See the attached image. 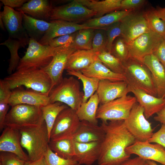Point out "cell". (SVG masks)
I'll return each instance as SVG.
<instances>
[{"label": "cell", "mask_w": 165, "mask_h": 165, "mask_svg": "<svg viewBox=\"0 0 165 165\" xmlns=\"http://www.w3.org/2000/svg\"><path fill=\"white\" fill-rule=\"evenodd\" d=\"M51 25L42 38L38 42L43 45H48L53 39L61 36L71 34L88 28L80 24L61 20L50 21Z\"/></svg>", "instance_id": "20"}, {"label": "cell", "mask_w": 165, "mask_h": 165, "mask_svg": "<svg viewBox=\"0 0 165 165\" xmlns=\"http://www.w3.org/2000/svg\"><path fill=\"white\" fill-rule=\"evenodd\" d=\"M98 57L100 61L112 72L124 75L125 68L119 59L107 51L98 53Z\"/></svg>", "instance_id": "38"}, {"label": "cell", "mask_w": 165, "mask_h": 165, "mask_svg": "<svg viewBox=\"0 0 165 165\" xmlns=\"http://www.w3.org/2000/svg\"><path fill=\"white\" fill-rule=\"evenodd\" d=\"M25 165H46L44 157L34 161H27Z\"/></svg>", "instance_id": "52"}, {"label": "cell", "mask_w": 165, "mask_h": 165, "mask_svg": "<svg viewBox=\"0 0 165 165\" xmlns=\"http://www.w3.org/2000/svg\"><path fill=\"white\" fill-rule=\"evenodd\" d=\"M143 12L151 30L165 38V22L158 16L155 8L151 7Z\"/></svg>", "instance_id": "37"}, {"label": "cell", "mask_w": 165, "mask_h": 165, "mask_svg": "<svg viewBox=\"0 0 165 165\" xmlns=\"http://www.w3.org/2000/svg\"><path fill=\"white\" fill-rule=\"evenodd\" d=\"M67 72L68 75L77 77L82 82L84 91L82 102H86L96 92L100 80L95 78L87 76L81 72L67 70Z\"/></svg>", "instance_id": "34"}, {"label": "cell", "mask_w": 165, "mask_h": 165, "mask_svg": "<svg viewBox=\"0 0 165 165\" xmlns=\"http://www.w3.org/2000/svg\"><path fill=\"white\" fill-rule=\"evenodd\" d=\"M123 64L125 68L124 75L129 86L140 89L157 97L151 72L146 65L131 57Z\"/></svg>", "instance_id": "6"}, {"label": "cell", "mask_w": 165, "mask_h": 165, "mask_svg": "<svg viewBox=\"0 0 165 165\" xmlns=\"http://www.w3.org/2000/svg\"><path fill=\"white\" fill-rule=\"evenodd\" d=\"M128 86L130 92L134 94L137 102L143 108L147 119L156 114L165 106L164 99L151 95L140 89Z\"/></svg>", "instance_id": "21"}, {"label": "cell", "mask_w": 165, "mask_h": 165, "mask_svg": "<svg viewBox=\"0 0 165 165\" xmlns=\"http://www.w3.org/2000/svg\"><path fill=\"white\" fill-rule=\"evenodd\" d=\"M96 92L100 105L127 95L130 92L126 81L112 82L108 80L100 81Z\"/></svg>", "instance_id": "17"}, {"label": "cell", "mask_w": 165, "mask_h": 165, "mask_svg": "<svg viewBox=\"0 0 165 165\" xmlns=\"http://www.w3.org/2000/svg\"><path fill=\"white\" fill-rule=\"evenodd\" d=\"M41 107L26 104L11 107L5 119L4 125L15 129L39 126L44 122Z\"/></svg>", "instance_id": "5"}, {"label": "cell", "mask_w": 165, "mask_h": 165, "mask_svg": "<svg viewBox=\"0 0 165 165\" xmlns=\"http://www.w3.org/2000/svg\"><path fill=\"white\" fill-rule=\"evenodd\" d=\"M68 107L66 105L58 102L49 103L41 107L50 139L51 131L58 116L62 110Z\"/></svg>", "instance_id": "33"}, {"label": "cell", "mask_w": 165, "mask_h": 165, "mask_svg": "<svg viewBox=\"0 0 165 165\" xmlns=\"http://www.w3.org/2000/svg\"><path fill=\"white\" fill-rule=\"evenodd\" d=\"M81 72L87 76L96 78L100 81L108 80L117 82L126 81V80L123 75L112 72L100 60L95 61L88 68Z\"/></svg>", "instance_id": "27"}, {"label": "cell", "mask_w": 165, "mask_h": 165, "mask_svg": "<svg viewBox=\"0 0 165 165\" xmlns=\"http://www.w3.org/2000/svg\"><path fill=\"white\" fill-rule=\"evenodd\" d=\"M148 141L151 143L160 144L165 148V125L162 124L160 129L154 133Z\"/></svg>", "instance_id": "46"}, {"label": "cell", "mask_w": 165, "mask_h": 165, "mask_svg": "<svg viewBox=\"0 0 165 165\" xmlns=\"http://www.w3.org/2000/svg\"><path fill=\"white\" fill-rule=\"evenodd\" d=\"M145 0H122L121 10L140 11L147 4Z\"/></svg>", "instance_id": "44"}, {"label": "cell", "mask_w": 165, "mask_h": 165, "mask_svg": "<svg viewBox=\"0 0 165 165\" xmlns=\"http://www.w3.org/2000/svg\"><path fill=\"white\" fill-rule=\"evenodd\" d=\"M105 135V132L100 126L83 120L80 121L78 128L73 137L75 142L85 143L101 142Z\"/></svg>", "instance_id": "25"}, {"label": "cell", "mask_w": 165, "mask_h": 165, "mask_svg": "<svg viewBox=\"0 0 165 165\" xmlns=\"http://www.w3.org/2000/svg\"><path fill=\"white\" fill-rule=\"evenodd\" d=\"M76 50L70 46L58 52L46 67L42 68L50 78L52 89L58 85L63 79V73L71 55Z\"/></svg>", "instance_id": "16"}, {"label": "cell", "mask_w": 165, "mask_h": 165, "mask_svg": "<svg viewBox=\"0 0 165 165\" xmlns=\"http://www.w3.org/2000/svg\"><path fill=\"white\" fill-rule=\"evenodd\" d=\"M121 165H149L147 160L139 156L129 159Z\"/></svg>", "instance_id": "49"}, {"label": "cell", "mask_w": 165, "mask_h": 165, "mask_svg": "<svg viewBox=\"0 0 165 165\" xmlns=\"http://www.w3.org/2000/svg\"><path fill=\"white\" fill-rule=\"evenodd\" d=\"M22 147L27 151L29 161L44 157L48 150L50 139L45 121L41 125L20 130Z\"/></svg>", "instance_id": "3"}, {"label": "cell", "mask_w": 165, "mask_h": 165, "mask_svg": "<svg viewBox=\"0 0 165 165\" xmlns=\"http://www.w3.org/2000/svg\"><path fill=\"white\" fill-rule=\"evenodd\" d=\"M164 38L152 31L144 33L128 44L130 57L141 61L153 53Z\"/></svg>", "instance_id": "14"}, {"label": "cell", "mask_w": 165, "mask_h": 165, "mask_svg": "<svg viewBox=\"0 0 165 165\" xmlns=\"http://www.w3.org/2000/svg\"><path fill=\"white\" fill-rule=\"evenodd\" d=\"M110 53L123 63L130 57L128 44L121 36L117 37L114 40Z\"/></svg>", "instance_id": "39"}, {"label": "cell", "mask_w": 165, "mask_h": 165, "mask_svg": "<svg viewBox=\"0 0 165 165\" xmlns=\"http://www.w3.org/2000/svg\"><path fill=\"white\" fill-rule=\"evenodd\" d=\"M124 125L136 141H145L152 137L155 128L145 118L143 108L137 102L128 118L124 120Z\"/></svg>", "instance_id": "9"}, {"label": "cell", "mask_w": 165, "mask_h": 165, "mask_svg": "<svg viewBox=\"0 0 165 165\" xmlns=\"http://www.w3.org/2000/svg\"><path fill=\"white\" fill-rule=\"evenodd\" d=\"M83 97L79 82L72 76L63 78L49 94L50 103L60 102L75 111L82 104Z\"/></svg>", "instance_id": "7"}, {"label": "cell", "mask_w": 165, "mask_h": 165, "mask_svg": "<svg viewBox=\"0 0 165 165\" xmlns=\"http://www.w3.org/2000/svg\"><path fill=\"white\" fill-rule=\"evenodd\" d=\"M101 143L94 141L82 143L75 141V153L72 159L80 165H92L99 159Z\"/></svg>", "instance_id": "23"}, {"label": "cell", "mask_w": 165, "mask_h": 165, "mask_svg": "<svg viewBox=\"0 0 165 165\" xmlns=\"http://www.w3.org/2000/svg\"><path fill=\"white\" fill-rule=\"evenodd\" d=\"M23 25L30 38L39 41L50 28V22L37 20L23 13Z\"/></svg>", "instance_id": "29"}, {"label": "cell", "mask_w": 165, "mask_h": 165, "mask_svg": "<svg viewBox=\"0 0 165 165\" xmlns=\"http://www.w3.org/2000/svg\"><path fill=\"white\" fill-rule=\"evenodd\" d=\"M96 13L94 18H98L112 12L121 10L122 0H76Z\"/></svg>", "instance_id": "30"}, {"label": "cell", "mask_w": 165, "mask_h": 165, "mask_svg": "<svg viewBox=\"0 0 165 165\" xmlns=\"http://www.w3.org/2000/svg\"><path fill=\"white\" fill-rule=\"evenodd\" d=\"M156 12L158 16L165 22V7H160L155 8Z\"/></svg>", "instance_id": "51"}, {"label": "cell", "mask_w": 165, "mask_h": 165, "mask_svg": "<svg viewBox=\"0 0 165 165\" xmlns=\"http://www.w3.org/2000/svg\"><path fill=\"white\" fill-rule=\"evenodd\" d=\"M94 29L88 28L76 32L70 46L77 50H91L94 34Z\"/></svg>", "instance_id": "35"}, {"label": "cell", "mask_w": 165, "mask_h": 165, "mask_svg": "<svg viewBox=\"0 0 165 165\" xmlns=\"http://www.w3.org/2000/svg\"><path fill=\"white\" fill-rule=\"evenodd\" d=\"M20 138V130L5 127L0 136V152L14 153L21 159L28 161L29 159L22 149Z\"/></svg>", "instance_id": "18"}, {"label": "cell", "mask_w": 165, "mask_h": 165, "mask_svg": "<svg viewBox=\"0 0 165 165\" xmlns=\"http://www.w3.org/2000/svg\"><path fill=\"white\" fill-rule=\"evenodd\" d=\"M4 79L11 90L22 86L49 96L52 90L49 76L41 69L30 68L16 71Z\"/></svg>", "instance_id": "2"}, {"label": "cell", "mask_w": 165, "mask_h": 165, "mask_svg": "<svg viewBox=\"0 0 165 165\" xmlns=\"http://www.w3.org/2000/svg\"><path fill=\"white\" fill-rule=\"evenodd\" d=\"M76 32L56 37L49 42L48 45L53 47L70 46L74 39Z\"/></svg>", "instance_id": "45"}, {"label": "cell", "mask_w": 165, "mask_h": 165, "mask_svg": "<svg viewBox=\"0 0 165 165\" xmlns=\"http://www.w3.org/2000/svg\"><path fill=\"white\" fill-rule=\"evenodd\" d=\"M49 148L58 156L72 159L75 153V141L73 136L57 140H50Z\"/></svg>", "instance_id": "32"}, {"label": "cell", "mask_w": 165, "mask_h": 165, "mask_svg": "<svg viewBox=\"0 0 165 165\" xmlns=\"http://www.w3.org/2000/svg\"><path fill=\"white\" fill-rule=\"evenodd\" d=\"M23 12L15 10L13 8L4 6L0 11L2 19L9 37L20 41L24 48L28 45L30 38L23 25Z\"/></svg>", "instance_id": "11"}, {"label": "cell", "mask_w": 165, "mask_h": 165, "mask_svg": "<svg viewBox=\"0 0 165 165\" xmlns=\"http://www.w3.org/2000/svg\"><path fill=\"white\" fill-rule=\"evenodd\" d=\"M164 99V101H165V99Z\"/></svg>", "instance_id": "56"}, {"label": "cell", "mask_w": 165, "mask_h": 165, "mask_svg": "<svg viewBox=\"0 0 165 165\" xmlns=\"http://www.w3.org/2000/svg\"><path fill=\"white\" fill-rule=\"evenodd\" d=\"M107 35L105 30L95 29L92 50L98 53L107 51Z\"/></svg>", "instance_id": "40"}, {"label": "cell", "mask_w": 165, "mask_h": 165, "mask_svg": "<svg viewBox=\"0 0 165 165\" xmlns=\"http://www.w3.org/2000/svg\"><path fill=\"white\" fill-rule=\"evenodd\" d=\"M53 7L50 1L30 0L16 9L35 19L50 22Z\"/></svg>", "instance_id": "24"}, {"label": "cell", "mask_w": 165, "mask_h": 165, "mask_svg": "<svg viewBox=\"0 0 165 165\" xmlns=\"http://www.w3.org/2000/svg\"><path fill=\"white\" fill-rule=\"evenodd\" d=\"M137 102L135 97L126 95L114 100L100 105L96 118L105 122L108 121L125 120Z\"/></svg>", "instance_id": "8"}, {"label": "cell", "mask_w": 165, "mask_h": 165, "mask_svg": "<svg viewBox=\"0 0 165 165\" xmlns=\"http://www.w3.org/2000/svg\"><path fill=\"white\" fill-rule=\"evenodd\" d=\"M28 0H0L4 6H7L13 8L21 7L25 3L28 2Z\"/></svg>", "instance_id": "48"}, {"label": "cell", "mask_w": 165, "mask_h": 165, "mask_svg": "<svg viewBox=\"0 0 165 165\" xmlns=\"http://www.w3.org/2000/svg\"><path fill=\"white\" fill-rule=\"evenodd\" d=\"M28 45L25 55L20 59L16 71L43 68L49 64L58 52L70 46L53 47L49 45H42L31 38Z\"/></svg>", "instance_id": "4"}, {"label": "cell", "mask_w": 165, "mask_h": 165, "mask_svg": "<svg viewBox=\"0 0 165 165\" xmlns=\"http://www.w3.org/2000/svg\"><path fill=\"white\" fill-rule=\"evenodd\" d=\"M9 103L11 107L26 104L41 107L50 103L49 96L34 90L16 89L12 91Z\"/></svg>", "instance_id": "19"}, {"label": "cell", "mask_w": 165, "mask_h": 165, "mask_svg": "<svg viewBox=\"0 0 165 165\" xmlns=\"http://www.w3.org/2000/svg\"><path fill=\"white\" fill-rule=\"evenodd\" d=\"M0 45L6 46L10 51V57L7 71L9 75L11 74L16 70L19 64L21 58L18 52L20 48H24L23 46L20 41L9 37Z\"/></svg>", "instance_id": "36"}, {"label": "cell", "mask_w": 165, "mask_h": 165, "mask_svg": "<svg viewBox=\"0 0 165 165\" xmlns=\"http://www.w3.org/2000/svg\"><path fill=\"white\" fill-rule=\"evenodd\" d=\"M120 22L121 36L128 44L141 35L151 31L143 11H134Z\"/></svg>", "instance_id": "13"}, {"label": "cell", "mask_w": 165, "mask_h": 165, "mask_svg": "<svg viewBox=\"0 0 165 165\" xmlns=\"http://www.w3.org/2000/svg\"><path fill=\"white\" fill-rule=\"evenodd\" d=\"M99 104V98L96 92L86 102H82L76 111L80 121H86L97 125L96 115Z\"/></svg>", "instance_id": "31"}, {"label": "cell", "mask_w": 165, "mask_h": 165, "mask_svg": "<svg viewBox=\"0 0 165 165\" xmlns=\"http://www.w3.org/2000/svg\"><path fill=\"white\" fill-rule=\"evenodd\" d=\"M44 158L46 165H76L78 163L72 159H67L60 157L49 147Z\"/></svg>", "instance_id": "41"}, {"label": "cell", "mask_w": 165, "mask_h": 165, "mask_svg": "<svg viewBox=\"0 0 165 165\" xmlns=\"http://www.w3.org/2000/svg\"><path fill=\"white\" fill-rule=\"evenodd\" d=\"M132 10H119L98 18H91L83 24L86 27L94 29H105L112 24L120 22L124 18L133 12Z\"/></svg>", "instance_id": "28"}, {"label": "cell", "mask_w": 165, "mask_h": 165, "mask_svg": "<svg viewBox=\"0 0 165 165\" xmlns=\"http://www.w3.org/2000/svg\"><path fill=\"white\" fill-rule=\"evenodd\" d=\"M131 155L134 154L146 160H150L165 165V148L160 144H152L148 141H136L126 149Z\"/></svg>", "instance_id": "15"}, {"label": "cell", "mask_w": 165, "mask_h": 165, "mask_svg": "<svg viewBox=\"0 0 165 165\" xmlns=\"http://www.w3.org/2000/svg\"><path fill=\"white\" fill-rule=\"evenodd\" d=\"M26 162L14 153L0 152V165H25Z\"/></svg>", "instance_id": "43"}, {"label": "cell", "mask_w": 165, "mask_h": 165, "mask_svg": "<svg viewBox=\"0 0 165 165\" xmlns=\"http://www.w3.org/2000/svg\"><path fill=\"white\" fill-rule=\"evenodd\" d=\"M80 123L75 111L69 107L64 109L55 120L50 134V140L73 136Z\"/></svg>", "instance_id": "12"}, {"label": "cell", "mask_w": 165, "mask_h": 165, "mask_svg": "<svg viewBox=\"0 0 165 165\" xmlns=\"http://www.w3.org/2000/svg\"><path fill=\"white\" fill-rule=\"evenodd\" d=\"M147 161L149 165H158L155 161L150 160H147Z\"/></svg>", "instance_id": "54"}, {"label": "cell", "mask_w": 165, "mask_h": 165, "mask_svg": "<svg viewBox=\"0 0 165 165\" xmlns=\"http://www.w3.org/2000/svg\"><path fill=\"white\" fill-rule=\"evenodd\" d=\"M98 53L92 50H76L69 57L65 70L81 72L100 60Z\"/></svg>", "instance_id": "26"}, {"label": "cell", "mask_w": 165, "mask_h": 165, "mask_svg": "<svg viewBox=\"0 0 165 165\" xmlns=\"http://www.w3.org/2000/svg\"><path fill=\"white\" fill-rule=\"evenodd\" d=\"M96 13L74 0L68 4L53 6L50 21L61 20L77 23L92 18Z\"/></svg>", "instance_id": "10"}, {"label": "cell", "mask_w": 165, "mask_h": 165, "mask_svg": "<svg viewBox=\"0 0 165 165\" xmlns=\"http://www.w3.org/2000/svg\"><path fill=\"white\" fill-rule=\"evenodd\" d=\"M149 69L156 91L157 97L165 99V68L152 53L142 60Z\"/></svg>", "instance_id": "22"}, {"label": "cell", "mask_w": 165, "mask_h": 165, "mask_svg": "<svg viewBox=\"0 0 165 165\" xmlns=\"http://www.w3.org/2000/svg\"><path fill=\"white\" fill-rule=\"evenodd\" d=\"M107 35V49L110 53L112 47L115 39L121 36V29L120 22L115 23L105 29Z\"/></svg>", "instance_id": "42"}, {"label": "cell", "mask_w": 165, "mask_h": 165, "mask_svg": "<svg viewBox=\"0 0 165 165\" xmlns=\"http://www.w3.org/2000/svg\"><path fill=\"white\" fill-rule=\"evenodd\" d=\"M105 135L101 142L99 165H121L130 158L126 152L136 140L126 127L124 120L102 121Z\"/></svg>", "instance_id": "1"}, {"label": "cell", "mask_w": 165, "mask_h": 165, "mask_svg": "<svg viewBox=\"0 0 165 165\" xmlns=\"http://www.w3.org/2000/svg\"><path fill=\"white\" fill-rule=\"evenodd\" d=\"M80 165V164H79V163H78L77 165Z\"/></svg>", "instance_id": "55"}, {"label": "cell", "mask_w": 165, "mask_h": 165, "mask_svg": "<svg viewBox=\"0 0 165 165\" xmlns=\"http://www.w3.org/2000/svg\"><path fill=\"white\" fill-rule=\"evenodd\" d=\"M152 54L165 68V38L160 43Z\"/></svg>", "instance_id": "47"}, {"label": "cell", "mask_w": 165, "mask_h": 165, "mask_svg": "<svg viewBox=\"0 0 165 165\" xmlns=\"http://www.w3.org/2000/svg\"><path fill=\"white\" fill-rule=\"evenodd\" d=\"M156 114L154 117V120L165 125V106Z\"/></svg>", "instance_id": "50"}, {"label": "cell", "mask_w": 165, "mask_h": 165, "mask_svg": "<svg viewBox=\"0 0 165 165\" xmlns=\"http://www.w3.org/2000/svg\"><path fill=\"white\" fill-rule=\"evenodd\" d=\"M0 26L1 28L4 31L6 30L5 27L4 26L3 22L2 19L0 17Z\"/></svg>", "instance_id": "53"}]
</instances>
